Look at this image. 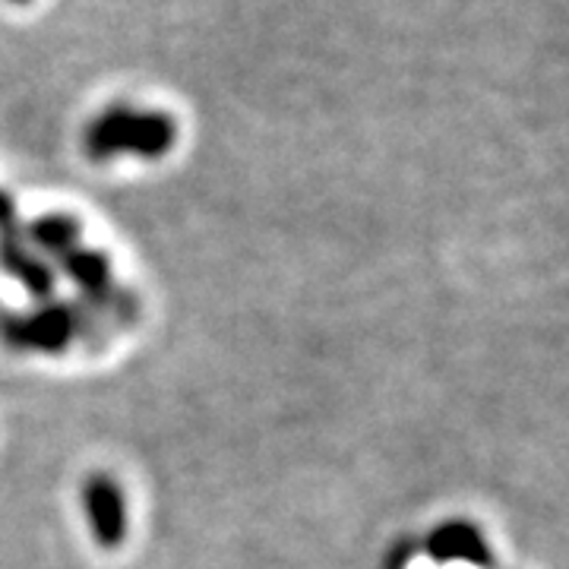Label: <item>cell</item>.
Returning a JSON list of instances; mask_svg holds the SVG:
<instances>
[{
  "label": "cell",
  "mask_w": 569,
  "mask_h": 569,
  "mask_svg": "<svg viewBox=\"0 0 569 569\" xmlns=\"http://www.w3.org/2000/svg\"><path fill=\"white\" fill-rule=\"evenodd\" d=\"M17 3H26V0H17Z\"/></svg>",
  "instance_id": "obj_7"
},
{
  "label": "cell",
  "mask_w": 569,
  "mask_h": 569,
  "mask_svg": "<svg viewBox=\"0 0 569 569\" xmlns=\"http://www.w3.org/2000/svg\"><path fill=\"white\" fill-rule=\"evenodd\" d=\"M0 269H3L7 276H13L36 301L48 305V298H51V291H54V272H51V266L44 263L39 253L29 247L26 234L0 238Z\"/></svg>",
  "instance_id": "obj_5"
},
{
  "label": "cell",
  "mask_w": 569,
  "mask_h": 569,
  "mask_svg": "<svg viewBox=\"0 0 569 569\" xmlns=\"http://www.w3.org/2000/svg\"><path fill=\"white\" fill-rule=\"evenodd\" d=\"M427 553L437 563H468V567L490 569L493 567V550H490L485 531L471 522L452 519L430 531L427 538Z\"/></svg>",
  "instance_id": "obj_4"
},
{
  "label": "cell",
  "mask_w": 569,
  "mask_h": 569,
  "mask_svg": "<svg viewBox=\"0 0 569 569\" xmlns=\"http://www.w3.org/2000/svg\"><path fill=\"white\" fill-rule=\"evenodd\" d=\"M178 123L164 111H137L114 104L102 111L86 127V156L96 162H108L114 156H140V159H162L174 149Z\"/></svg>",
  "instance_id": "obj_1"
},
{
  "label": "cell",
  "mask_w": 569,
  "mask_h": 569,
  "mask_svg": "<svg viewBox=\"0 0 569 569\" xmlns=\"http://www.w3.org/2000/svg\"><path fill=\"white\" fill-rule=\"evenodd\" d=\"M82 512L99 548L118 550L127 538V500L121 485L108 475H92L82 485Z\"/></svg>",
  "instance_id": "obj_3"
},
{
  "label": "cell",
  "mask_w": 569,
  "mask_h": 569,
  "mask_svg": "<svg viewBox=\"0 0 569 569\" xmlns=\"http://www.w3.org/2000/svg\"><path fill=\"white\" fill-rule=\"evenodd\" d=\"M102 313L77 305H41L32 313H7L0 320L3 342L29 351H67L73 342L102 332Z\"/></svg>",
  "instance_id": "obj_2"
},
{
  "label": "cell",
  "mask_w": 569,
  "mask_h": 569,
  "mask_svg": "<svg viewBox=\"0 0 569 569\" xmlns=\"http://www.w3.org/2000/svg\"><path fill=\"white\" fill-rule=\"evenodd\" d=\"M17 234H22L17 206H13V200L0 190V238H17Z\"/></svg>",
  "instance_id": "obj_6"
}]
</instances>
